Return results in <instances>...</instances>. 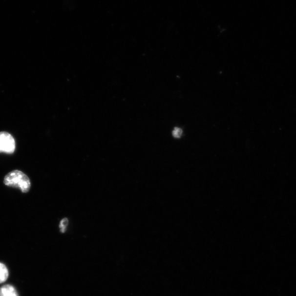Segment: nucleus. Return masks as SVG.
<instances>
[{
    "instance_id": "20e7f679",
    "label": "nucleus",
    "mask_w": 296,
    "mask_h": 296,
    "mask_svg": "<svg viewBox=\"0 0 296 296\" xmlns=\"http://www.w3.org/2000/svg\"><path fill=\"white\" fill-rule=\"evenodd\" d=\"M8 271L4 264L0 263V284L5 282L8 277Z\"/></svg>"
},
{
    "instance_id": "f03ea898",
    "label": "nucleus",
    "mask_w": 296,
    "mask_h": 296,
    "mask_svg": "<svg viewBox=\"0 0 296 296\" xmlns=\"http://www.w3.org/2000/svg\"><path fill=\"white\" fill-rule=\"evenodd\" d=\"M15 149V140L11 134L6 132H0V152L12 154Z\"/></svg>"
},
{
    "instance_id": "423d86ee",
    "label": "nucleus",
    "mask_w": 296,
    "mask_h": 296,
    "mask_svg": "<svg viewBox=\"0 0 296 296\" xmlns=\"http://www.w3.org/2000/svg\"><path fill=\"white\" fill-rule=\"evenodd\" d=\"M183 131L181 128L176 127L174 128L172 131V135L176 138H180L182 135Z\"/></svg>"
},
{
    "instance_id": "39448f33",
    "label": "nucleus",
    "mask_w": 296,
    "mask_h": 296,
    "mask_svg": "<svg viewBox=\"0 0 296 296\" xmlns=\"http://www.w3.org/2000/svg\"><path fill=\"white\" fill-rule=\"evenodd\" d=\"M68 224V219L67 218H64L62 219L61 222L60 228L61 229V232L62 233H64L66 231V226Z\"/></svg>"
},
{
    "instance_id": "7ed1b4c3",
    "label": "nucleus",
    "mask_w": 296,
    "mask_h": 296,
    "mask_svg": "<svg viewBox=\"0 0 296 296\" xmlns=\"http://www.w3.org/2000/svg\"><path fill=\"white\" fill-rule=\"evenodd\" d=\"M0 296H19L16 289L11 285H4L0 288Z\"/></svg>"
},
{
    "instance_id": "f257e3e1",
    "label": "nucleus",
    "mask_w": 296,
    "mask_h": 296,
    "mask_svg": "<svg viewBox=\"0 0 296 296\" xmlns=\"http://www.w3.org/2000/svg\"><path fill=\"white\" fill-rule=\"evenodd\" d=\"M3 183L8 187L19 188L24 193L28 192L31 188V182L28 176L18 169L8 173L4 177Z\"/></svg>"
}]
</instances>
